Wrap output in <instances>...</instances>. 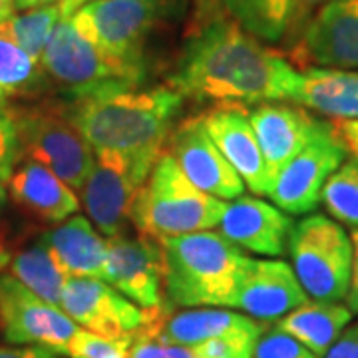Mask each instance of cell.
<instances>
[{"mask_svg": "<svg viewBox=\"0 0 358 358\" xmlns=\"http://www.w3.org/2000/svg\"><path fill=\"white\" fill-rule=\"evenodd\" d=\"M296 74L285 54L263 46L217 0H197L167 86L183 100L259 106L289 102Z\"/></svg>", "mask_w": 358, "mask_h": 358, "instance_id": "6da1fadb", "label": "cell"}, {"mask_svg": "<svg viewBox=\"0 0 358 358\" xmlns=\"http://www.w3.org/2000/svg\"><path fill=\"white\" fill-rule=\"evenodd\" d=\"M66 108L94 154L117 155L154 169L166 150L173 120L183 108V98L169 86H114L72 98Z\"/></svg>", "mask_w": 358, "mask_h": 358, "instance_id": "7a4b0ae2", "label": "cell"}, {"mask_svg": "<svg viewBox=\"0 0 358 358\" xmlns=\"http://www.w3.org/2000/svg\"><path fill=\"white\" fill-rule=\"evenodd\" d=\"M171 305L235 307L249 257L221 233L199 231L159 241Z\"/></svg>", "mask_w": 358, "mask_h": 358, "instance_id": "3957f363", "label": "cell"}, {"mask_svg": "<svg viewBox=\"0 0 358 358\" xmlns=\"http://www.w3.org/2000/svg\"><path fill=\"white\" fill-rule=\"evenodd\" d=\"M225 207L221 199L197 189L166 148L138 192L131 225L141 237L159 243L217 227Z\"/></svg>", "mask_w": 358, "mask_h": 358, "instance_id": "277c9868", "label": "cell"}, {"mask_svg": "<svg viewBox=\"0 0 358 358\" xmlns=\"http://www.w3.org/2000/svg\"><path fill=\"white\" fill-rule=\"evenodd\" d=\"M183 8L185 0H96L70 18L106 54L148 72V40Z\"/></svg>", "mask_w": 358, "mask_h": 358, "instance_id": "5b68a950", "label": "cell"}, {"mask_svg": "<svg viewBox=\"0 0 358 358\" xmlns=\"http://www.w3.org/2000/svg\"><path fill=\"white\" fill-rule=\"evenodd\" d=\"M20 159L48 167L74 192H82L96 164V155L68 114L56 102L14 106Z\"/></svg>", "mask_w": 358, "mask_h": 358, "instance_id": "8992f818", "label": "cell"}, {"mask_svg": "<svg viewBox=\"0 0 358 358\" xmlns=\"http://www.w3.org/2000/svg\"><path fill=\"white\" fill-rule=\"evenodd\" d=\"M287 249L307 296L338 303L346 299L352 271V241L338 221L313 213L294 223Z\"/></svg>", "mask_w": 358, "mask_h": 358, "instance_id": "52a82bcc", "label": "cell"}, {"mask_svg": "<svg viewBox=\"0 0 358 358\" xmlns=\"http://www.w3.org/2000/svg\"><path fill=\"white\" fill-rule=\"evenodd\" d=\"M40 64L52 82L64 88L70 98L114 86L140 88L145 70L120 62L86 38L70 16H62L52 32Z\"/></svg>", "mask_w": 358, "mask_h": 358, "instance_id": "ba28073f", "label": "cell"}, {"mask_svg": "<svg viewBox=\"0 0 358 358\" xmlns=\"http://www.w3.org/2000/svg\"><path fill=\"white\" fill-rule=\"evenodd\" d=\"M78 329L62 308L42 301L13 275H0V331L8 343L66 355Z\"/></svg>", "mask_w": 358, "mask_h": 358, "instance_id": "9c48e42d", "label": "cell"}, {"mask_svg": "<svg viewBox=\"0 0 358 358\" xmlns=\"http://www.w3.org/2000/svg\"><path fill=\"white\" fill-rule=\"evenodd\" d=\"M348 154L345 141L336 134L334 124L308 143L273 179L268 197L289 215H305L317 209L324 183Z\"/></svg>", "mask_w": 358, "mask_h": 358, "instance_id": "30bf717a", "label": "cell"}, {"mask_svg": "<svg viewBox=\"0 0 358 358\" xmlns=\"http://www.w3.org/2000/svg\"><path fill=\"white\" fill-rule=\"evenodd\" d=\"M96 164L82 187L90 221L102 235L122 237L131 223V211L140 187L152 169L136 166L124 157L94 154Z\"/></svg>", "mask_w": 358, "mask_h": 358, "instance_id": "8fae6325", "label": "cell"}, {"mask_svg": "<svg viewBox=\"0 0 358 358\" xmlns=\"http://www.w3.org/2000/svg\"><path fill=\"white\" fill-rule=\"evenodd\" d=\"M291 64L358 72V0H331L287 48Z\"/></svg>", "mask_w": 358, "mask_h": 358, "instance_id": "7c38bea8", "label": "cell"}, {"mask_svg": "<svg viewBox=\"0 0 358 358\" xmlns=\"http://www.w3.org/2000/svg\"><path fill=\"white\" fill-rule=\"evenodd\" d=\"M60 308L80 329L106 338L129 336L148 320V310L134 305L112 285L88 277H70Z\"/></svg>", "mask_w": 358, "mask_h": 358, "instance_id": "4fadbf2b", "label": "cell"}, {"mask_svg": "<svg viewBox=\"0 0 358 358\" xmlns=\"http://www.w3.org/2000/svg\"><path fill=\"white\" fill-rule=\"evenodd\" d=\"M167 152L173 155L179 169L197 189L217 199H237L243 195V179L235 173L209 138L201 115L183 120L169 134Z\"/></svg>", "mask_w": 358, "mask_h": 358, "instance_id": "5bb4252c", "label": "cell"}, {"mask_svg": "<svg viewBox=\"0 0 358 358\" xmlns=\"http://www.w3.org/2000/svg\"><path fill=\"white\" fill-rule=\"evenodd\" d=\"M249 124L265 157L271 185L282 167L301 154L319 134L331 128V122L310 114L303 106L285 102L255 106L249 114Z\"/></svg>", "mask_w": 358, "mask_h": 358, "instance_id": "9a60e30c", "label": "cell"}, {"mask_svg": "<svg viewBox=\"0 0 358 358\" xmlns=\"http://www.w3.org/2000/svg\"><path fill=\"white\" fill-rule=\"evenodd\" d=\"M106 282L140 308H159L164 296V253L157 241L145 237H110Z\"/></svg>", "mask_w": 358, "mask_h": 358, "instance_id": "2e32d148", "label": "cell"}, {"mask_svg": "<svg viewBox=\"0 0 358 358\" xmlns=\"http://www.w3.org/2000/svg\"><path fill=\"white\" fill-rule=\"evenodd\" d=\"M201 117L209 138L235 173L243 179L247 189L255 195H267L271 189L267 164L245 106H215Z\"/></svg>", "mask_w": 358, "mask_h": 358, "instance_id": "e0dca14e", "label": "cell"}, {"mask_svg": "<svg viewBox=\"0 0 358 358\" xmlns=\"http://www.w3.org/2000/svg\"><path fill=\"white\" fill-rule=\"evenodd\" d=\"M308 301L293 267L277 259H249L235 307L259 320H279Z\"/></svg>", "mask_w": 358, "mask_h": 358, "instance_id": "ac0fdd59", "label": "cell"}, {"mask_svg": "<svg viewBox=\"0 0 358 358\" xmlns=\"http://www.w3.org/2000/svg\"><path fill=\"white\" fill-rule=\"evenodd\" d=\"M143 327L157 334L162 341L181 346H197L205 341L229 334H263V324L229 308L197 307L171 313V303H166L159 308H150Z\"/></svg>", "mask_w": 358, "mask_h": 358, "instance_id": "d6986e66", "label": "cell"}, {"mask_svg": "<svg viewBox=\"0 0 358 358\" xmlns=\"http://www.w3.org/2000/svg\"><path fill=\"white\" fill-rule=\"evenodd\" d=\"M293 219L277 205H271L257 197L241 195L225 207L219 221L221 235L257 255L279 257L287 249Z\"/></svg>", "mask_w": 358, "mask_h": 358, "instance_id": "ffe728a7", "label": "cell"}, {"mask_svg": "<svg viewBox=\"0 0 358 358\" xmlns=\"http://www.w3.org/2000/svg\"><path fill=\"white\" fill-rule=\"evenodd\" d=\"M8 193L26 217L46 225H58L80 209L78 195L48 167L24 159L14 167Z\"/></svg>", "mask_w": 358, "mask_h": 358, "instance_id": "44dd1931", "label": "cell"}, {"mask_svg": "<svg viewBox=\"0 0 358 358\" xmlns=\"http://www.w3.org/2000/svg\"><path fill=\"white\" fill-rule=\"evenodd\" d=\"M289 102L333 117L358 120V72L308 66L299 70Z\"/></svg>", "mask_w": 358, "mask_h": 358, "instance_id": "7402d4cb", "label": "cell"}, {"mask_svg": "<svg viewBox=\"0 0 358 358\" xmlns=\"http://www.w3.org/2000/svg\"><path fill=\"white\" fill-rule=\"evenodd\" d=\"M42 237L68 277L106 281L108 241H103L100 233L94 229L92 221L82 215H72L54 229L42 233Z\"/></svg>", "mask_w": 358, "mask_h": 358, "instance_id": "603a6c76", "label": "cell"}, {"mask_svg": "<svg viewBox=\"0 0 358 358\" xmlns=\"http://www.w3.org/2000/svg\"><path fill=\"white\" fill-rule=\"evenodd\" d=\"M350 319L352 313L341 303L307 301L282 319L275 320V329L293 336L319 358H324L329 348L348 327Z\"/></svg>", "mask_w": 358, "mask_h": 358, "instance_id": "cb8c5ba5", "label": "cell"}, {"mask_svg": "<svg viewBox=\"0 0 358 358\" xmlns=\"http://www.w3.org/2000/svg\"><path fill=\"white\" fill-rule=\"evenodd\" d=\"M8 267L14 279H18L32 293L38 294L42 301L50 303L54 307H60L62 291L70 277L60 267L56 257L52 255L50 247L42 235L38 237V241L20 249L13 257Z\"/></svg>", "mask_w": 358, "mask_h": 358, "instance_id": "d4e9b609", "label": "cell"}, {"mask_svg": "<svg viewBox=\"0 0 358 358\" xmlns=\"http://www.w3.org/2000/svg\"><path fill=\"white\" fill-rule=\"evenodd\" d=\"M217 4L251 36L281 42L293 14V0H217Z\"/></svg>", "mask_w": 358, "mask_h": 358, "instance_id": "484cf974", "label": "cell"}, {"mask_svg": "<svg viewBox=\"0 0 358 358\" xmlns=\"http://www.w3.org/2000/svg\"><path fill=\"white\" fill-rule=\"evenodd\" d=\"M48 88V74L38 60L0 32V94L10 98L38 96Z\"/></svg>", "mask_w": 358, "mask_h": 358, "instance_id": "4316f807", "label": "cell"}, {"mask_svg": "<svg viewBox=\"0 0 358 358\" xmlns=\"http://www.w3.org/2000/svg\"><path fill=\"white\" fill-rule=\"evenodd\" d=\"M60 18H62L60 4L40 6V8L22 10V13H14L13 16H8L0 24V32L40 62L42 52L46 48Z\"/></svg>", "mask_w": 358, "mask_h": 358, "instance_id": "83f0119b", "label": "cell"}, {"mask_svg": "<svg viewBox=\"0 0 358 358\" xmlns=\"http://www.w3.org/2000/svg\"><path fill=\"white\" fill-rule=\"evenodd\" d=\"M320 201L331 213V217L358 227V162L350 159L334 171L324 183Z\"/></svg>", "mask_w": 358, "mask_h": 358, "instance_id": "f1b7e54d", "label": "cell"}, {"mask_svg": "<svg viewBox=\"0 0 358 358\" xmlns=\"http://www.w3.org/2000/svg\"><path fill=\"white\" fill-rule=\"evenodd\" d=\"M131 334L122 338H106L100 334L78 329L66 348L70 358H129Z\"/></svg>", "mask_w": 358, "mask_h": 358, "instance_id": "f546056e", "label": "cell"}, {"mask_svg": "<svg viewBox=\"0 0 358 358\" xmlns=\"http://www.w3.org/2000/svg\"><path fill=\"white\" fill-rule=\"evenodd\" d=\"M129 358H201L192 346L171 345L141 327L131 334Z\"/></svg>", "mask_w": 358, "mask_h": 358, "instance_id": "4dcf8cb0", "label": "cell"}, {"mask_svg": "<svg viewBox=\"0 0 358 358\" xmlns=\"http://www.w3.org/2000/svg\"><path fill=\"white\" fill-rule=\"evenodd\" d=\"M261 334H229L192 346L201 358H253Z\"/></svg>", "mask_w": 358, "mask_h": 358, "instance_id": "1f68e13d", "label": "cell"}, {"mask_svg": "<svg viewBox=\"0 0 358 358\" xmlns=\"http://www.w3.org/2000/svg\"><path fill=\"white\" fill-rule=\"evenodd\" d=\"M253 358H319L310 352L307 346H303L293 336L281 333L277 329L261 334L257 341Z\"/></svg>", "mask_w": 358, "mask_h": 358, "instance_id": "d6a6232c", "label": "cell"}, {"mask_svg": "<svg viewBox=\"0 0 358 358\" xmlns=\"http://www.w3.org/2000/svg\"><path fill=\"white\" fill-rule=\"evenodd\" d=\"M20 159L16 112L6 96L0 94V169H14Z\"/></svg>", "mask_w": 358, "mask_h": 358, "instance_id": "836d02e7", "label": "cell"}, {"mask_svg": "<svg viewBox=\"0 0 358 358\" xmlns=\"http://www.w3.org/2000/svg\"><path fill=\"white\" fill-rule=\"evenodd\" d=\"M331 0H293V14H291V22L285 34V44L287 48L293 44L294 40L301 36V32L305 30V26L310 22V18L319 13L324 4H329Z\"/></svg>", "mask_w": 358, "mask_h": 358, "instance_id": "e575fe53", "label": "cell"}, {"mask_svg": "<svg viewBox=\"0 0 358 358\" xmlns=\"http://www.w3.org/2000/svg\"><path fill=\"white\" fill-rule=\"evenodd\" d=\"M10 173H13V169H0V273L13 261L10 245H8V231L4 225V205H6V195H8Z\"/></svg>", "mask_w": 358, "mask_h": 358, "instance_id": "d590c367", "label": "cell"}, {"mask_svg": "<svg viewBox=\"0 0 358 358\" xmlns=\"http://www.w3.org/2000/svg\"><path fill=\"white\" fill-rule=\"evenodd\" d=\"M324 358H358V322L343 331Z\"/></svg>", "mask_w": 358, "mask_h": 358, "instance_id": "8d00e7d4", "label": "cell"}, {"mask_svg": "<svg viewBox=\"0 0 358 358\" xmlns=\"http://www.w3.org/2000/svg\"><path fill=\"white\" fill-rule=\"evenodd\" d=\"M352 241V271H350V285L346 293V307L352 315H358V227L350 231Z\"/></svg>", "mask_w": 358, "mask_h": 358, "instance_id": "74e56055", "label": "cell"}, {"mask_svg": "<svg viewBox=\"0 0 358 358\" xmlns=\"http://www.w3.org/2000/svg\"><path fill=\"white\" fill-rule=\"evenodd\" d=\"M0 358H62L44 346H0Z\"/></svg>", "mask_w": 358, "mask_h": 358, "instance_id": "f35d334b", "label": "cell"}, {"mask_svg": "<svg viewBox=\"0 0 358 358\" xmlns=\"http://www.w3.org/2000/svg\"><path fill=\"white\" fill-rule=\"evenodd\" d=\"M333 124L341 140L345 141L346 150L358 157V120H343V122H333Z\"/></svg>", "mask_w": 358, "mask_h": 358, "instance_id": "ab89813d", "label": "cell"}, {"mask_svg": "<svg viewBox=\"0 0 358 358\" xmlns=\"http://www.w3.org/2000/svg\"><path fill=\"white\" fill-rule=\"evenodd\" d=\"M62 0H14V8L16 10H32L40 6H50V4H60Z\"/></svg>", "mask_w": 358, "mask_h": 358, "instance_id": "60d3db41", "label": "cell"}, {"mask_svg": "<svg viewBox=\"0 0 358 358\" xmlns=\"http://www.w3.org/2000/svg\"><path fill=\"white\" fill-rule=\"evenodd\" d=\"M88 2H96V0H62L60 2V13H62V16H72Z\"/></svg>", "mask_w": 358, "mask_h": 358, "instance_id": "b9f144b4", "label": "cell"}, {"mask_svg": "<svg viewBox=\"0 0 358 358\" xmlns=\"http://www.w3.org/2000/svg\"><path fill=\"white\" fill-rule=\"evenodd\" d=\"M14 0H0V24L14 14Z\"/></svg>", "mask_w": 358, "mask_h": 358, "instance_id": "7bdbcfd3", "label": "cell"}, {"mask_svg": "<svg viewBox=\"0 0 358 358\" xmlns=\"http://www.w3.org/2000/svg\"><path fill=\"white\" fill-rule=\"evenodd\" d=\"M357 162H358V157H357Z\"/></svg>", "mask_w": 358, "mask_h": 358, "instance_id": "ee69618b", "label": "cell"}]
</instances>
